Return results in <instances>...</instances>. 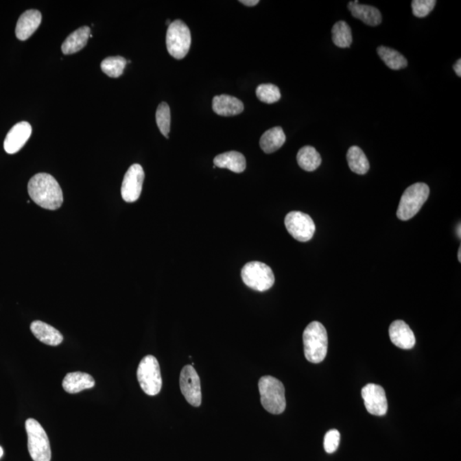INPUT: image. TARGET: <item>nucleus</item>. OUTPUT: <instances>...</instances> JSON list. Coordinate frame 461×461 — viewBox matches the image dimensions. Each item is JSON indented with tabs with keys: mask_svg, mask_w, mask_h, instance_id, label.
<instances>
[{
	"mask_svg": "<svg viewBox=\"0 0 461 461\" xmlns=\"http://www.w3.org/2000/svg\"><path fill=\"white\" fill-rule=\"evenodd\" d=\"M340 433L338 429H331L324 436V448L328 453H333L336 452V450L340 446Z\"/></svg>",
	"mask_w": 461,
	"mask_h": 461,
	"instance_id": "7c9ffc66",
	"label": "nucleus"
},
{
	"mask_svg": "<svg viewBox=\"0 0 461 461\" xmlns=\"http://www.w3.org/2000/svg\"><path fill=\"white\" fill-rule=\"evenodd\" d=\"M30 329L34 337L45 344L58 346L64 341V337H62L60 331L50 326V324L43 322V321H34L31 324Z\"/></svg>",
	"mask_w": 461,
	"mask_h": 461,
	"instance_id": "a211bd4d",
	"label": "nucleus"
},
{
	"mask_svg": "<svg viewBox=\"0 0 461 461\" xmlns=\"http://www.w3.org/2000/svg\"><path fill=\"white\" fill-rule=\"evenodd\" d=\"M457 234H458V236L460 239L461 233H460V224H459V228L457 229Z\"/></svg>",
	"mask_w": 461,
	"mask_h": 461,
	"instance_id": "c9c22d12",
	"label": "nucleus"
},
{
	"mask_svg": "<svg viewBox=\"0 0 461 461\" xmlns=\"http://www.w3.org/2000/svg\"><path fill=\"white\" fill-rule=\"evenodd\" d=\"M377 51H378V54L384 64L393 71H399V69H405L407 66V59L399 51L394 50L392 48L381 45L377 49Z\"/></svg>",
	"mask_w": 461,
	"mask_h": 461,
	"instance_id": "393cba45",
	"label": "nucleus"
},
{
	"mask_svg": "<svg viewBox=\"0 0 461 461\" xmlns=\"http://www.w3.org/2000/svg\"><path fill=\"white\" fill-rule=\"evenodd\" d=\"M362 396L369 414L383 416L387 413V398L383 387L375 383L366 384L362 388Z\"/></svg>",
	"mask_w": 461,
	"mask_h": 461,
	"instance_id": "f8f14e48",
	"label": "nucleus"
},
{
	"mask_svg": "<svg viewBox=\"0 0 461 461\" xmlns=\"http://www.w3.org/2000/svg\"><path fill=\"white\" fill-rule=\"evenodd\" d=\"M436 3V0H414L412 2L413 14L418 19L427 16L434 9Z\"/></svg>",
	"mask_w": 461,
	"mask_h": 461,
	"instance_id": "c756f323",
	"label": "nucleus"
},
{
	"mask_svg": "<svg viewBox=\"0 0 461 461\" xmlns=\"http://www.w3.org/2000/svg\"><path fill=\"white\" fill-rule=\"evenodd\" d=\"M215 167L220 169H228L234 173H243L246 169V160L243 154L237 152H228L216 156L214 159Z\"/></svg>",
	"mask_w": 461,
	"mask_h": 461,
	"instance_id": "aec40b11",
	"label": "nucleus"
},
{
	"mask_svg": "<svg viewBox=\"0 0 461 461\" xmlns=\"http://www.w3.org/2000/svg\"><path fill=\"white\" fill-rule=\"evenodd\" d=\"M453 71L456 73V75H458L459 77L461 76V60L459 59L458 61H457L453 65Z\"/></svg>",
	"mask_w": 461,
	"mask_h": 461,
	"instance_id": "473e14b6",
	"label": "nucleus"
},
{
	"mask_svg": "<svg viewBox=\"0 0 461 461\" xmlns=\"http://www.w3.org/2000/svg\"><path fill=\"white\" fill-rule=\"evenodd\" d=\"M261 403L269 413L281 414L286 407L284 384L272 376H264L259 380Z\"/></svg>",
	"mask_w": 461,
	"mask_h": 461,
	"instance_id": "7ed1b4c3",
	"label": "nucleus"
},
{
	"mask_svg": "<svg viewBox=\"0 0 461 461\" xmlns=\"http://www.w3.org/2000/svg\"><path fill=\"white\" fill-rule=\"evenodd\" d=\"M181 393L191 406L199 407L202 403L200 378L193 366L188 365L181 370L180 377Z\"/></svg>",
	"mask_w": 461,
	"mask_h": 461,
	"instance_id": "9d476101",
	"label": "nucleus"
},
{
	"mask_svg": "<svg viewBox=\"0 0 461 461\" xmlns=\"http://www.w3.org/2000/svg\"><path fill=\"white\" fill-rule=\"evenodd\" d=\"M389 335L391 342L400 348L410 349L416 343L413 331L403 320L394 321L389 328Z\"/></svg>",
	"mask_w": 461,
	"mask_h": 461,
	"instance_id": "4468645a",
	"label": "nucleus"
},
{
	"mask_svg": "<svg viewBox=\"0 0 461 461\" xmlns=\"http://www.w3.org/2000/svg\"><path fill=\"white\" fill-rule=\"evenodd\" d=\"M31 199L41 208L56 211L64 202V194L57 180L51 174H37L27 186Z\"/></svg>",
	"mask_w": 461,
	"mask_h": 461,
	"instance_id": "f257e3e1",
	"label": "nucleus"
},
{
	"mask_svg": "<svg viewBox=\"0 0 461 461\" xmlns=\"http://www.w3.org/2000/svg\"><path fill=\"white\" fill-rule=\"evenodd\" d=\"M347 161L349 169L357 174H366L370 169L368 157L358 146H351L347 152Z\"/></svg>",
	"mask_w": 461,
	"mask_h": 461,
	"instance_id": "b1692460",
	"label": "nucleus"
},
{
	"mask_svg": "<svg viewBox=\"0 0 461 461\" xmlns=\"http://www.w3.org/2000/svg\"><path fill=\"white\" fill-rule=\"evenodd\" d=\"M128 61L122 57H110L101 62V69L111 78H118L123 74Z\"/></svg>",
	"mask_w": 461,
	"mask_h": 461,
	"instance_id": "bb28decb",
	"label": "nucleus"
},
{
	"mask_svg": "<svg viewBox=\"0 0 461 461\" xmlns=\"http://www.w3.org/2000/svg\"><path fill=\"white\" fill-rule=\"evenodd\" d=\"M166 23H167V26H169L170 24H171V22H170L169 20H167V22H166Z\"/></svg>",
	"mask_w": 461,
	"mask_h": 461,
	"instance_id": "e433bc0d",
	"label": "nucleus"
},
{
	"mask_svg": "<svg viewBox=\"0 0 461 461\" xmlns=\"http://www.w3.org/2000/svg\"><path fill=\"white\" fill-rule=\"evenodd\" d=\"M257 97L261 102L274 104L281 99V90L272 84H261L257 88Z\"/></svg>",
	"mask_w": 461,
	"mask_h": 461,
	"instance_id": "c85d7f7f",
	"label": "nucleus"
},
{
	"mask_svg": "<svg viewBox=\"0 0 461 461\" xmlns=\"http://www.w3.org/2000/svg\"><path fill=\"white\" fill-rule=\"evenodd\" d=\"M157 127L163 135L169 139L171 123V114L169 104L165 102L161 103L157 108L156 113Z\"/></svg>",
	"mask_w": 461,
	"mask_h": 461,
	"instance_id": "cd10ccee",
	"label": "nucleus"
},
{
	"mask_svg": "<svg viewBox=\"0 0 461 461\" xmlns=\"http://www.w3.org/2000/svg\"><path fill=\"white\" fill-rule=\"evenodd\" d=\"M91 36L89 27L84 26L75 31L66 38L62 45V54L71 55L82 50Z\"/></svg>",
	"mask_w": 461,
	"mask_h": 461,
	"instance_id": "412c9836",
	"label": "nucleus"
},
{
	"mask_svg": "<svg viewBox=\"0 0 461 461\" xmlns=\"http://www.w3.org/2000/svg\"><path fill=\"white\" fill-rule=\"evenodd\" d=\"M305 357L309 362L320 363L326 358L328 349V337L323 324L313 321L303 333Z\"/></svg>",
	"mask_w": 461,
	"mask_h": 461,
	"instance_id": "f03ea898",
	"label": "nucleus"
},
{
	"mask_svg": "<svg viewBox=\"0 0 461 461\" xmlns=\"http://www.w3.org/2000/svg\"><path fill=\"white\" fill-rule=\"evenodd\" d=\"M333 41L335 45L340 48H348L351 47L353 41L352 32L351 27L344 21H340L334 24L333 30Z\"/></svg>",
	"mask_w": 461,
	"mask_h": 461,
	"instance_id": "a878e982",
	"label": "nucleus"
},
{
	"mask_svg": "<svg viewBox=\"0 0 461 461\" xmlns=\"http://www.w3.org/2000/svg\"><path fill=\"white\" fill-rule=\"evenodd\" d=\"M41 13L37 10H29L22 14L16 27V36L20 40H27L40 27Z\"/></svg>",
	"mask_w": 461,
	"mask_h": 461,
	"instance_id": "2eb2a0df",
	"label": "nucleus"
},
{
	"mask_svg": "<svg viewBox=\"0 0 461 461\" xmlns=\"http://www.w3.org/2000/svg\"><path fill=\"white\" fill-rule=\"evenodd\" d=\"M212 106L215 113L222 117H233L242 113L244 109L242 101L226 94L215 96L213 99Z\"/></svg>",
	"mask_w": 461,
	"mask_h": 461,
	"instance_id": "dca6fc26",
	"label": "nucleus"
},
{
	"mask_svg": "<svg viewBox=\"0 0 461 461\" xmlns=\"http://www.w3.org/2000/svg\"><path fill=\"white\" fill-rule=\"evenodd\" d=\"M458 260L459 261H461V248L460 247L459 251H458Z\"/></svg>",
	"mask_w": 461,
	"mask_h": 461,
	"instance_id": "f704fd0d",
	"label": "nucleus"
},
{
	"mask_svg": "<svg viewBox=\"0 0 461 461\" xmlns=\"http://www.w3.org/2000/svg\"><path fill=\"white\" fill-rule=\"evenodd\" d=\"M241 277L248 287L261 292L272 288L275 282L271 268L260 261H251L244 265Z\"/></svg>",
	"mask_w": 461,
	"mask_h": 461,
	"instance_id": "423d86ee",
	"label": "nucleus"
},
{
	"mask_svg": "<svg viewBox=\"0 0 461 461\" xmlns=\"http://www.w3.org/2000/svg\"><path fill=\"white\" fill-rule=\"evenodd\" d=\"M300 167L307 172H312L320 166L322 159L320 153L312 146L307 145L299 150L296 156Z\"/></svg>",
	"mask_w": 461,
	"mask_h": 461,
	"instance_id": "5701e85b",
	"label": "nucleus"
},
{
	"mask_svg": "<svg viewBox=\"0 0 461 461\" xmlns=\"http://www.w3.org/2000/svg\"><path fill=\"white\" fill-rule=\"evenodd\" d=\"M145 172L141 165L134 164L125 174L121 185V197L127 202H134L141 197Z\"/></svg>",
	"mask_w": 461,
	"mask_h": 461,
	"instance_id": "9b49d317",
	"label": "nucleus"
},
{
	"mask_svg": "<svg viewBox=\"0 0 461 461\" xmlns=\"http://www.w3.org/2000/svg\"><path fill=\"white\" fill-rule=\"evenodd\" d=\"M95 386V380L88 373L75 372L69 373L62 381V387L66 392L76 394L82 390L92 389Z\"/></svg>",
	"mask_w": 461,
	"mask_h": 461,
	"instance_id": "6ab92c4d",
	"label": "nucleus"
},
{
	"mask_svg": "<svg viewBox=\"0 0 461 461\" xmlns=\"http://www.w3.org/2000/svg\"><path fill=\"white\" fill-rule=\"evenodd\" d=\"M3 456V449L1 446H0V459L2 458V456Z\"/></svg>",
	"mask_w": 461,
	"mask_h": 461,
	"instance_id": "72a5a7b5",
	"label": "nucleus"
},
{
	"mask_svg": "<svg viewBox=\"0 0 461 461\" xmlns=\"http://www.w3.org/2000/svg\"><path fill=\"white\" fill-rule=\"evenodd\" d=\"M286 136L281 127H275L264 132L260 139V146L265 153L271 154L284 145Z\"/></svg>",
	"mask_w": 461,
	"mask_h": 461,
	"instance_id": "4be33fe9",
	"label": "nucleus"
},
{
	"mask_svg": "<svg viewBox=\"0 0 461 461\" xmlns=\"http://www.w3.org/2000/svg\"><path fill=\"white\" fill-rule=\"evenodd\" d=\"M27 448L34 461H51V450L48 436L42 425L34 418L25 423Z\"/></svg>",
	"mask_w": 461,
	"mask_h": 461,
	"instance_id": "39448f33",
	"label": "nucleus"
},
{
	"mask_svg": "<svg viewBox=\"0 0 461 461\" xmlns=\"http://www.w3.org/2000/svg\"><path fill=\"white\" fill-rule=\"evenodd\" d=\"M139 386L148 396H156L162 389L163 379L158 361L155 356L146 355L141 359L137 370Z\"/></svg>",
	"mask_w": 461,
	"mask_h": 461,
	"instance_id": "0eeeda50",
	"label": "nucleus"
},
{
	"mask_svg": "<svg viewBox=\"0 0 461 461\" xmlns=\"http://www.w3.org/2000/svg\"><path fill=\"white\" fill-rule=\"evenodd\" d=\"M191 36L189 27L181 20L171 23L167 31V51L176 59H183L190 50Z\"/></svg>",
	"mask_w": 461,
	"mask_h": 461,
	"instance_id": "6e6552de",
	"label": "nucleus"
},
{
	"mask_svg": "<svg viewBox=\"0 0 461 461\" xmlns=\"http://www.w3.org/2000/svg\"><path fill=\"white\" fill-rule=\"evenodd\" d=\"M285 225L288 233L299 242H307L316 233V224L313 219L305 213L300 211L289 212L285 216Z\"/></svg>",
	"mask_w": 461,
	"mask_h": 461,
	"instance_id": "1a4fd4ad",
	"label": "nucleus"
},
{
	"mask_svg": "<svg viewBox=\"0 0 461 461\" xmlns=\"http://www.w3.org/2000/svg\"><path fill=\"white\" fill-rule=\"evenodd\" d=\"M32 134V127L27 121L19 122L7 134L3 148L8 154H15L25 145Z\"/></svg>",
	"mask_w": 461,
	"mask_h": 461,
	"instance_id": "ddd939ff",
	"label": "nucleus"
},
{
	"mask_svg": "<svg viewBox=\"0 0 461 461\" xmlns=\"http://www.w3.org/2000/svg\"><path fill=\"white\" fill-rule=\"evenodd\" d=\"M429 188L425 183H415L407 187L401 196L397 212L401 221H408L417 215L427 200Z\"/></svg>",
	"mask_w": 461,
	"mask_h": 461,
	"instance_id": "20e7f679",
	"label": "nucleus"
},
{
	"mask_svg": "<svg viewBox=\"0 0 461 461\" xmlns=\"http://www.w3.org/2000/svg\"><path fill=\"white\" fill-rule=\"evenodd\" d=\"M240 3L246 6H255L259 3V0H240Z\"/></svg>",
	"mask_w": 461,
	"mask_h": 461,
	"instance_id": "2f4dec72",
	"label": "nucleus"
},
{
	"mask_svg": "<svg viewBox=\"0 0 461 461\" xmlns=\"http://www.w3.org/2000/svg\"><path fill=\"white\" fill-rule=\"evenodd\" d=\"M348 8L355 19L362 21L366 25L375 27L382 22L381 13L375 7L362 5L359 1H351Z\"/></svg>",
	"mask_w": 461,
	"mask_h": 461,
	"instance_id": "f3484780",
	"label": "nucleus"
}]
</instances>
